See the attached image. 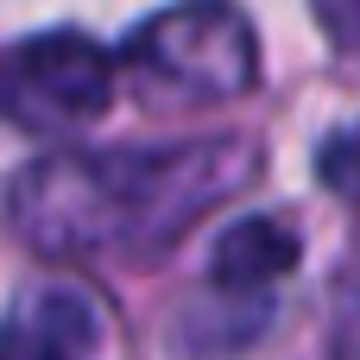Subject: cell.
Returning a JSON list of instances; mask_svg holds the SVG:
<instances>
[{"instance_id": "cell-1", "label": "cell", "mask_w": 360, "mask_h": 360, "mask_svg": "<svg viewBox=\"0 0 360 360\" xmlns=\"http://www.w3.org/2000/svg\"><path fill=\"white\" fill-rule=\"evenodd\" d=\"M253 177L247 139L120 146V152H51L19 165L6 184V221L32 253H146L177 240L202 209Z\"/></svg>"}, {"instance_id": "cell-2", "label": "cell", "mask_w": 360, "mask_h": 360, "mask_svg": "<svg viewBox=\"0 0 360 360\" xmlns=\"http://www.w3.org/2000/svg\"><path fill=\"white\" fill-rule=\"evenodd\" d=\"M120 70L165 108H215L259 82V38L234 0H177L127 38Z\"/></svg>"}, {"instance_id": "cell-3", "label": "cell", "mask_w": 360, "mask_h": 360, "mask_svg": "<svg viewBox=\"0 0 360 360\" xmlns=\"http://www.w3.org/2000/svg\"><path fill=\"white\" fill-rule=\"evenodd\" d=\"M114 57L82 32H38L0 51V114L25 133L63 139L108 114Z\"/></svg>"}, {"instance_id": "cell-4", "label": "cell", "mask_w": 360, "mask_h": 360, "mask_svg": "<svg viewBox=\"0 0 360 360\" xmlns=\"http://www.w3.org/2000/svg\"><path fill=\"white\" fill-rule=\"evenodd\" d=\"M108 316L82 285H32L0 316V360H101Z\"/></svg>"}, {"instance_id": "cell-5", "label": "cell", "mask_w": 360, "mask_h": 360, "mask_svg": "<svg viewBox=\"0 0 360 360\" xmlns=\"http://www.w3.org/2000/svg\"><path fill=\"white\" fill-rule=\"evenodd\" d=\"M297 253H304V240H297L278 215H247V221H234V228L215 240V253H209V285H215V291H234V297H253V291L278 285L285 272H297Z\"/></svg>"}, {"instance_id": "cell-6", "label": "cell", "mask_w": 360, "mask_h": 360, "mask_svg": "<svg viewBox=\"0 0 360 360\" xmlns=\"http://www.w3.org/2000/svg\"><path fill=\"white\" fill-rule=\"evenodd\" d=\"M316 177H323V190H335L342 202H360V120L354 127H335V133L316 146Z\"/></svg>"}]
</instances>
